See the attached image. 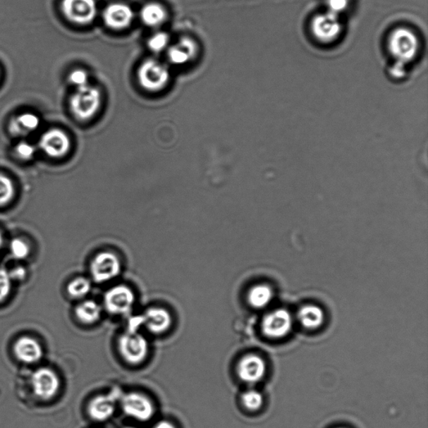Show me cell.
Returning <instances> with one entry per match:
<instances>
[{
	"instance_id": "obj_1",
	"label": "cell",
	"mask_w": 428,
	"mask_h": 428,
	"mask_svg": "<svg viewBox=\"0 0 428 428\" xmlns=\"http://www.w3.org/2000/svg\"><path fill=\"white\" fill-rule=\"evenodd\" d=\"M102 94L97 87L91 85L76 89L71 99L72 114L80 121L93 118L100 110Z\"/></svg>"
},
{
	"instance_id": "obj_6",
	"label": "cell",
	"mask_w": 428,
	"mask_h": 428,
	"mask_svg": "<svg viewBox=\"0 0 428 428\" xmlns=\"http://www.w3.org/2000/svg\"><path fill=\"white\" fill-rule=\"evenodd\" d=\"M121 407L126 415L139 422L149 421L155 414L152 401L137 391H130L121 396Z\"/></svg>"
},
{
	"instance_id": "obj_12",
	"label": "cell",
	"mask_w": 428,
	"mask_h": 428,
	"mask_svg": "<svg viewBox=\"0 0 428 428\" xmlns=\"http://www.w3.org/2000/svg\"><path fill=\"white\" fill-rule=\"evenodd\" d=\"M341 30L339 16L329 11L317 16L312 22L314 35L324 43L334 42L339 37Z\"/></svg>"
},
{
	"instance_id": "obj_3",
	"label": "cell",
	"mask_w": 428,
	"mask_h": 428,
	"mask_svg": "<svg viewBox=\"0 0 428 428\" xmlns=\"http://www.w3.org/2000/svg\"><path fill=\"white\" fill-rule=\"evenodd\" d=\"M118 350L126 363L139 366L147 359L149 344L145 336L136 331H129L119 337Z\"/></svg>"
},
{
	"instance_id": "obj_29",
	"label": "cell",
	"mask_w": 428,
	"mask_h": 428,
	"mask_svg": "<svg viewBox=\"0 0 428 428\" xmlns=\"http://www.w3.org/2000/svg\"><path fill=\"white\" fill-rule=\"evenodd\" d=\"M12 289V279L6 269L0 267V302L7 299Z\"/></svg>"
},
{
	"instance_id": "obj_37",
	"label": "cell",
	"mask_w": 428,
	"mask_h": 428,
	"mask_svg": "<svg viewBox=\"0 0 428 428\" xmlns=\"http://www.w3.org/2000/svg\"><path fill=\"white\" fill-rule=\"evenodd\" d=\"M124 428H137V427H126Z\"/></svg>"
},
{
	"instance_id": "obj_5",
	"label": "cell",
	"mask_w": 428,
	"mask_h": 428,
	"mask_svg": "<svg viewBox=\"0 0 428 428\" xmlns=\"http://www.w3.org/2000/svg\"><path fill=\"white\" fill-rule=\"evenodd\" d=\"M90 270L94 282L105 283L120 276L121 262L114 252L102 251L94 257Z\"/></svg>"
},
{
	"instance_id": "obj_27",
	"label": "cell",
	"mask_w": 428,
	"mask_h": 428,
	"mask_svg": "<svg viewBox=\"0 0 428 428\" xmlns=\"http://www.w3.org/2000/svg\"><path fill=\"white\" fill-rule=\"evenodd\" d=\"M15 195V188L10 178L0 174V206H4L12 200Z\"/></svg>"
},
{
	"instance_id": "obj_13",
	"label": "cell",
	"mask_w": 428,
	"mask_h": 428,
	"mask_svg": "<svg viewBox=\"0 0 428 428\" xmlns=\"http://www.w3.org/2000/svg\"><path fill=\"white\" fill-rule=\"evenodd\" d=\"M267 367L264 360L254 354L245 355L237 365L238 377L247 384H255L262 380L267 374Z\"/></svg>"
},
{
	"instance_id": "obj_38",
	"label": "cell",
	"mask_w": 428,
	"mask_h": 428,
	"mask_svg": "<svg viewBox=\"0 0 428 428\" xmlns=\"http://www.w3.org/2000/svg\"><path fill=\"white\" fill-rule=\"evenodd\" d=\"M337 428H345V427H337Z\"/></svg>"
},
{
	"instance_id": "obj_24",
	"label": "cell",
	"mask_w": 428,
	"mask_h": 428,
	"mask_svg": "<svg viewBox=\"0 0 428 428\" xmlns=\"http://www.w3.org/2000/svg\"><path fill=\"white\" fill-rule=\"evenodd\" d=\"M92 288V282L85 277H78L73 279L67 287L69 295L74 299H82L88 295Z\"/></svg>"
},
{
	"instance_id": "obj_15",
	"label": "cell",
	"mask_w": 428,
	"mask_h": 428,
	"mask_svg": "<svg viewBox=\"0 0 428 428\" xmlns=\"http://www.w3.org/2000/svg\"><path fill=\"white\" fill-rule=\"evenodd\" d=\"M140 321L148 331L154 335L164 334L173 326L172 314L168 310L161 307L148 308L140 317Z\"/></svg>"
},
{
	"instance_id": "obj_23",
	"label": "cell",
	"mask_w": 428,
	"mask_h": 428,
	"mask_svg": "<svg viewBox=\"0 0 428 428\" xmlns=\"http://www.w3.org/2000/svg\"><path fill=\"white\" fill-rule=\"evenodd\" d=\"M273 297L271 288L267 285H258L251 288L247 295V301L254 308L262 309L269 305Z\"/></svg>"
},
{
	"instance_id": "obj_20",
	"label": "cell",
	"mask_w": 428,
	"mask_h": 428,
	"mask_svg": "<svg viewBox=\"0 0 428 428\" xmlns=\"http://www.w3.org/2000/svg\"><path fill=\"white\" fill-rule=\"evenodd\" d=\"M102 314V306L91 300L81 302L75 308L76 317L81 323L87 326H92L100 321Z\"/></svg>"
},
{
	"instance_id": "obj_32",
	"label": "cell",
	"mask_w": 428,
	"mask_h": 428,
	"mask_svg": "<svg viewBox=\"0 0 428 428\" xmlns=\"http://www.w3.org/2000/svg\"><path fill=\"white\" fill-rule=\"evenodd\" d=\"M329 12L339 16L348 6V0H327Z\"/></svg>"
},
{
	"instance_id": "obj_33",
	"label": "cell",
	"mask_w": 428,
	"mask_h": 428,
	"mask_svg": "<svg viewBox=\"0 0 428 428\" xmlns=\"http://www.w3.org/2000/svg\"><path fill=\"white\" fill-rule=\"evenodd\" d=\"M405 74V65L396 62V64L393 66V68L391 69V75L396 79H400L404 78Z\"/></svg>"
},
{
	"instance_id": "obj_4",
	"label": "cell",
	"mask_w": 428,
	"mask_h": 428,
	"mask_svg": "<svg viewBox=\"0 0 428 428\" xmlns=\"http://www.w3.org/2000/svg\"><path fill=\"white\" fill-rule=\"evenodd\" d=\"M418 49V39L412 30L399 28L391 33L389 49L396 62L407 65L416 57Z\"/></svg>"
},
{
	"instance_id": "obj_26",
	"label": "cell",
	"mask_w": 428,
	"mask_h": 428,
	"mask_svg": "<svg viewBox=\"0 0 428 428\" xmlns=\"http://www.w3.org/2000/svg\"><path fill=\"white\" fill-rule=\"evenodd\" d=\"M241 400L243 407L250 412L258 411L262 408L264 403L262 394L256 390L246 391L243 393Z\"/></svg>"
},
{
	"instance_id": "obj_21",
	"label": "cell",
	"mask_w": 428,
	"mask_h": 428,
	"mask_svg": "<svg viewBox=\"0 0 428 428\" xmlns=\"http://www.w3.org/2000/svg\"><path fill=\"white\" fill-rule=\"evenodd\" d=\"M140 16L147 26L156 28L164 23L166 19V11L160 4L149 3L142 7Z\"/></svg>"
},
{
	"instance_id": "obj_10",
	"label": "cell",
	"mask_w": 428,
	"mask_h": 428,
	"mask_svg": "<svg viewBox=\"0 0 428 428\" xmlns=\"http://www.w3.org/2000/svg\"><path fill=\"white\" fill-rule=\"evenodd\" d=\"M293 319L291 314L285 309H279L267 315L262 322L264 336L271 339H281L291 331Z\"/></svg>"
},
{
	"instance_id": "obj_34",
	"label": "cell",
	"mask_w": 428,
	"mask_h": 428,
	"mask_svg": "<svg viewBox=\"0 0 428 428\" xmlns=\"http://www.w3.org/2000/svg\"><path fill=\"white\" fill-rule=\"evenodd\" d=\"M12 281H22L26 276V271L23 267H16L12 269L11 272H8Z\"/></svg>"
},
{
	"instance_id": "obj_30",
	"label": "cell",
	"mask_w": 428,
	"mask_h": 428,
	"mask_svg": "<svg viewBox=\"0 0 428 428\" xmlns=\"http://www.w3.org/2000/svg\"><path fill=\"white\" fill-rule=\"evenodd\" d=\"M69 80L76 89L89 85V76L87 72L84 70L79 69L72 71L69 76Z\"/></svg>"
},
{
	"instance_id": "obj_16",
	"label": "cell",
	"mask_w": 428,
	"mask_h": 428,
	"mask_svg": "<svg viewBox=\"0 0 428 428\" xmlns=\"http://www.w3.org/2000/svg\"><path fill=\"white\" fill-rule=\"evenodd\" d=\"M116 399L114 393L94 396L87 407L90 417L100 422L109 420L114 415Z\"/></svg>"
},
{
	"instance_id": "obj_17",
	"label": "cell",
	"mask_w": 428,
	"mask_h": 428,
	"mask_svg": "<svg viewBox=\"0 0 428 428\" xmlns=\"http://www.w3.org/2000/svg\"><path fill=\"white\" fill-rule=\"evenodd\" d=\"M168 59L171 64L183 66L195 59L198 48L196 42L191 38L183 37L168 49Z\"/></svg>"
},
{
	"instance_id": "obj_7",
	"label": "cell",
	"mask_w": 428,
	"mask_h": 428,
	"mask_svg": "<svg viewBox=\"0 0 428 428\" xmlns=\"http://www.w3.org/2000/svg\"><path fill=\"white\" fill-rule=\"evenodd\" d=\"M61 11L71 23L87 25L96 19L97 4L96 0H62Z\"/></svg>"
},
{
	"instance_id": "obj_28",
	"label": "cell",
	"mask_w": 428,
	"mask_h": 428,
	"mask_svg": "<svg viewBox=\"0 0 428 428\" xmlns=\"http://www.w3.org/2000/svg\"><path fill=\"white\" fill-rule=\"evenodd\" d=\"M10 250L13 258L19 260L25 259L30 254L28 243L20 238H15L11 241Z\"/></svg>"
},
{
	"instance_id": "obj_36",
	"label": "cell",
	"mask_w": 428,
	"mask_h": 428,
	"mask_svg": "<svg viewBox=\"0 0 428 428\" xmlns=\"http://www.w3.org/2000/svg\"><path fill=\"white\" fill-rule=\"evenodd\" d=\"M3 243H4V238H3L1 232H0V249H1V247L3 246Z\"/></svg>"
},
{
	"instance_id": "obj_31",
	"label": "cell",
	"mask_w": 428,
	"mask_h": 428,
	"mask_svg": "<svg viewBox=\"0 0 428 428\" xmlns=\"http://www.w3.org/2000/svg\"><path fill=\"white\" fill-rule=\"evenodd\" d=\"M16 152L20 159L30 160L35 156V147L32 144H30L29 142H21L18 144Z\"/></svg>"
},
{
	"instance_id": "obj_9",
	"label": "cell",
	"mask_w": 428,
	"mask_h": 428,
	"mask_svg": "<svg viewBox=\"0 0 428 428\" xmlns=\"http://www.w3.org/2000/svg\"><path fill=\"white\" fill-rule=\"evenodd\" d=\"M34 393L40 399L51 400L60 390L61 381L56 372L47 367L38 369L31 378Z\"/></svg>"
},
{
	"instance_id": "obj_18",
	"label": "cell",
	"mask_w": 428,
	"mask_h": 428,
	"mask_svg": "<svg viewBox=\"0 0 428 428\" xmlns=\"http://www.w3.org/2000/svg\"><path fill=\"white\" fill-rule=\"evenodd\" d=\"M15 353L22 362L34 364L42 358L43 349L34 338L23 336L16 341Z\"/></svg>"
},
{
	"instance_id": "obj_14",
	"label": "cell",
	"mask_w": 428,
	"mask_h": 428,
	"mask_svg": "<svg viewBox=\"0 0 428 428\" xmlns=\"http://www.w3.org/2000/svg\"><path fill=\"white\" fill-rule=\"evenodd\" d=\"M103 20L111 30L127 29L133 23L134 12L132 8L123 3H112L102 13Z\"/></svg>"
},
{
	"instance_id": "obj_11",
	"label": "cell",
	"mask_w": 428,
	"mask_h": 428,
	"mask_svg": "<svg viewBox=\"0 0 428 428\" xmlns=\"http://www.w3.org/2000/svg\"><path fill=\"white\" fill-rule=\"evenodd\" d=\"M39 147L47 156L59 159L70 152L71 141L64 130L54 128L42 135L39 140Z\"/></svg>"
},
{
	"instance_id": "obj_25",
	"label": "cell",
	"mask_w": 428,
	"mask_h": 428,
	"mask_svg": "<svg viewBox=\"0 0 428 428\" xmlns=\"http://www.w3.org/2000/svg\"><path fill=\"white\" fill-rule=\"evenodd\" d=\"M170 36L164 31L153 34L147 40V47L154 53H161L166 51L170 47Z\"/></svg>"
},
{
	"instance_id": "obj_35",
	"label": "cell",
	"mask_w": 428,
	"mask_h": 428,
	"mask_svg": "<svg viewBox=\"0 0 428 428\" xmlns=\"http://www.w3.org/2000/svg\"><path fill=\"white\" fill-rule=\"evenodd\" d=\"M153 428H177L176 427L172 422L169 421H161L157 422V424Z\"/></svg>"
},
{
	"instance_id": "obj_8",
	"label": "cell",
	"mask_w": 428,
	"mask_h": 428,
	"mask_svg": "<svg viewBox=\"0 0 428 428\" xmlns=\"http://www.w3.org/2000/svg\"><path fill=\"white\" fill-rule=\"evenodd\" d=\"M136 296L130 287L118 285L111 287L104 295L106 312L114 315L128 314L133 310Z\"/></svg>"
},
{
	"instance_id": "obj_19",
	"label": "cell",
	"mask_w": 428,
	"mask_h": 428,
	"mask_svg": "<svg viewBox=\"0 0 428 428\" xmlns=\"http://www.w3.org/2000/svg\"><path fill=\"white\" fill-rule=\"evenodd\" d=\"M40 125L39 117L30 112L18 115L11 123V130L13 135L26 137L37 130Z\"/></svg>"
},
{
	"instance_id": "obj_2",
	"label": "cell",
	"mask_w": 428,
	"mask_h": 428,
	"mask_svg": "<svg viewBox=\"0 0 428 428\" xmlns=\"http://www.w3.org/2000/svg\"><path fill=\"white\" fill-rule=\"evenodd\" d=\"M141 87L147 92H157L164 89L170 80V71L164 62L156 59L144 61L137 71Z\"/></svg>"
},
{
	"instance_id": "obj_22",
	"label": "cell",
	"mask_w": 428,
	"mask_h": 428,
	"mask_svg": "<svg viewBox=\"0 0 428 428\" xmlns=\"http://www.w3.org/2000/svg\"><path fill=\"white\" fill-rule=\"evenodd\" d=\"M299 321L305 328L315 330L322 326L324 321V314L319 306L309 305L300 310L298 314Z\"/></svg>"
}]
</instances>
